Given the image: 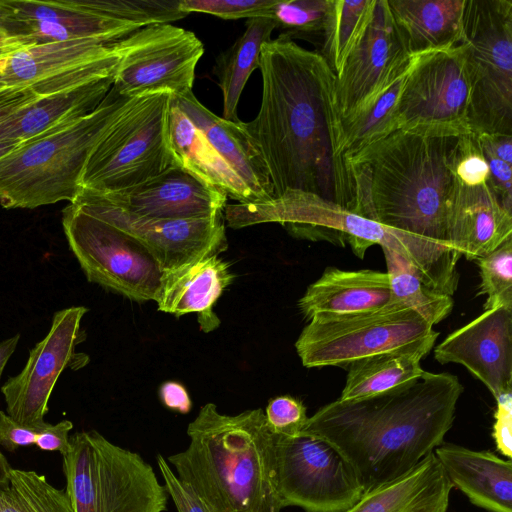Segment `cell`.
I'll use <instances>...</instances> for the list:
<instances>
[{"label": "cell", "instance_id": "6da1fadb", "mask_svg": "<svg viewBox=\"0 0 512 512\" xmlns=\"http://www.w3.org/2000/svg\"><path fill=\"white\" fill-rule=\"evenodd\" d=\"M262 97L244 127L268 166L275 196L301 190L352 212L354 185L343 151L336 75L318 51L280 34L262 45Z\"/></svg>", "mask_w": 512, "mask_h": 512}, {"label": "cell", "instance_id": "7a4b0ae2", "mask_svg": "<svg viewBox=\"0 0 512 512\" xmlns=\"http://www.w3.org/2000/svg\"><path fill=\"white\" fill-rule=\"evenodd\" d=\"M462 136L399 129L346 157L352 212L392 231L425 282L449 296L461 255L449 245L446 211Z\"/></svg>", "mask_w": 512, "mask_h": 512}, {"label": "cell", "instance_id": "3957f363", "mask_svg": "<svg viewBox=\"0 0 512 512\" xmlns=\"http://www.w3.org/2000/svg\"><path fill=\"white\" fill-rule=\"evenodd\" d=\"M463 391L457 376L425 371L384 393L330 402L301 431L336 448L366 490L402 476L442 444Z\"/></svg>", "mask_w": 512, "mask_h": 512}, {"label": "cell", "instance_id": "277c9868", "mask_svg": "<svg viewBox=\"0 0 512 512\" xmlns=\"http://www.w3.org/2000/svg\"><path fill=\"white\" fill-rule=\"evenodd\" d=\"M187 435V448L166 461L212 512H281L273 433L262 409L225 415L207 403Z\"/></svg>", "mask_w": 512, "mask_h": 512}, {"label": "cell", "instance_id": "5b68a950", "mask_svg": "<svg viewBox=\"0 0 512 512\" xmlns=\"http://www.w3.org/2000/svg\"><path fill=\"white\" fill-rule=\"evenodd\" d=\"M134 99L112 86L89 114L22 142L0 159V204L7 209H34L72 203L81 190L91 150Z\"/></svg>", "mask_w": 512, "mask_h": 512}, {"label": "cell", "instance_id": "8992f818", "mask_svg": "<svg viewBox=\"0 0 512 512\" xmlns=\"http://www.w3.org/2000/svg\"><path fill=\"white\" fill-rule=\"evenodd\" d=\"M63 455L66 491L74 512H164L168 493L136 452L95 430L69 437Z\"/></svg>", "mask_w": 512, "mask_h": 512}, {"label": "cell", "instance_id": "52a82bcc", "mask_svg": "<svg viewBox=\"0 0 512 512\" xmlns=\"http://www.w3.org/2000/svg\"><path fill=\"white\" fill-rule=\"evenodd\" d=\"M171 96L159 92L133 100L91 150L81 190L122 191L177 165L169 131Z\"/></svg>", "mask_w": 512, "mask_h": 512}, {"label": "cell", "instance_id": "ba28073f", "mask_svg": "<svg viewBox=\"0 0 512 512\" xmlns=\"http://www.w3.org/2000/svg\"><path fill=\"white\" fill-rule=\"evenodd\" d=\"M461 43L471 132L512 135V1L466 0Z\"/></svg>", "mask_w": 512, "mask_h": 512}, {"label": "cell", "instance_id": "9c48e42d", "mask_svg": "<svg viewBox=\"0 0 512 512\" xmlns=\"http://www.w3.org/2000/svg\"><path fill=\"white\" fill-rule=\"evenodd\" d=\"M432 336H438V333L416 311L389 303L368 313L314 317L302 330L295 348L307 368L335 366L347 369L361 358Z\"/></svg>", "mask_w": 512, "mask_h": 512}, {"label": "cell", "instance_id": "30bf717a", "mask_svg": "<svg viewBox=\"0 0 512 512\" xmlns=\"http://www.w3.org/2000/svg\"><path fill=\"white\" fill-rule=\"evenodd\" d=\"M69 249L87 280L130 300H154L163 271L137 239L73 203L62 211Z\"/></svg>", "mask_w": 512, "mask_h": 512}, {"label": "cell", "instance_id": "8fae6325", "mask_svg": "<svg viewBox=\"0 0 512 512\" xmlns=\"http://www.w3.org/2000/svg\"><path fill=\"white\" fill-rule=\"evenodd\" d=\"M273 467L283 508L297 506L306 512H345L365 491L353 468L336 448L303 431L294 435L273 433Z\"/></svg>", "mask_w": 512, "mask_h": 512}, {"label": "cell", "instance_id": "7c38bea8", "mask_svg": "<svg viewBox=\"0 0 512 512\" xmlns=\"http://www.w3.org/2000/svg\"><path fill=\"white\" fill-rule=\"evenodd\" d=\"M223 215L233 229L276 222L297 237L348 243L360 258L373 245L398 240L381 224L301 190L288 189L263 202L226 204Z\"/></svg>", "mask_w": 512, "mask_h": 512}, {"label": "cell", "instance_id": "4fadbf2b", "mask_svg": "<svg viewBox=\"0 0 512 512\" xmlns=\"http://www.w3.org/2000/svg\"><path fill=\"white\" fill-rule=\"evenodd\" d=\"M469 101L466 52L461 42L412 55L398 97L399 129L471 134Z\"/></svg>", "mask_w": 512, "mask_h": 512}, {"label": "cell", "instance_id": "5bb4252c", "mask_svg": "<svg viewBox=\"0 0 512 512\" xmlns=\"http://www.w3.org/2000/svg\"><path fill=\"white\" fill-rule=\"evenodd\" d=\"M113 88L128 98L168 92L181 97L192 91L204 45L191 31L171 23L151 24L121 41Z\"/></svg>", "mask_w": 512, "mask_h": 512}, {"label": "cell", "instance_id": "9a60e30c", "mask_svg": "<svg viewBox=\"0 0 512 512\" xmlns=\"http://www.w3.org/2000/svg\"><path fill=\"white\" fill-rule=\"evenodd\" d=\"M388 0H376L370 24L335 80V100L344 124L361 114L409 67Z\"/></svg>", "mask_w": 512, "mask_h": 512}, {"label": "cell", "instance_id": "2e32d148", "mask_svg": "<svg viewBox=\"0 0 512 512\" xmlns=\"http://www.w3.org/2000/svg\"><path fill=\"white\" fill-rule=\"evenodd\" d=\"M87 311L84 306H72L55 312L50 330L29 350L23 369L2 385L7 414L18 423L37 429L46 424L55 384L80 356L75 348L84 339L81 321Z\"/></svg>", "mask_w": 512, "mask_h": 512}, {"label": "cell", "instance_id": "e0dca14e", "mask_svg": "<svg viewBox=\"0 0 512 512\" xmlns=\"http://www.w3.org/2000/svg\"><path fill=\"white\" fill-rule=\"evenodd\" d=\"M72 203L140 241L163 272L207 255H219L228 247L223 212L209 218L153 219L132 215L81 194Z\"/></svg>", "mask_w": 512, "mask_h": 512}, {"label": "cell", "instance_id": "ac0fdd59", "mask_svg": "<svg viewBox=\"0 0 512 512\" xmlns=\"http://www.w3.org/2000/svg\"><path fill=\"white\" fill-rule=\"evenodd\" d=\"M142 27L86 10L76 0H0V39L18 47L86 38L121 41Z\"/></svg>", "mask_w": 512, "mask_h": 512}, {"label": "cell", "instance_id": "d6986e66", "mask_svg": "<svg viewBox=\"0 0 512 512\" xmlns=\"http://www.w3.org/2000/svg\"><path fill=\"white\" fill-rule=\"evenodd\" d=\"M79 194L132 215L153 219L213 217L223 212L228 198L179 165L122 191L100 194L81 190Z\"/></svg>", "mask_w": 512, "mask_h": 512}, {"label": "cell", "instance_id": "ffe728a7", "mask_svg": "<svg viewBox=\"0 0 512 512\" xmlns=\"http://www.w3.org/2000/svg\"><path fill=\"white\" fill-rule=\"evenodd\" d=\"M434 357L466 367L495 399L512 391V310H485L437 345Z\"/></svg>", "mask_w": 512, "mask_h": 512}, {"label": "cell", "instance_id": "44dd1931", "mask_svg": "<svg viewBox=\"0 0 512 512\" xmlns=\"http://www.w3.org/2000/svg\"><path fill=\"white\" fill-rule=\"evenodd\" d=\"M446 232L454 250L475 260L512 236V212L487 183L469 187L456 178L447 202Z\"/></svg>", "mask_w": 512, "mask_h": 512}, {"label": "cell", "instance_id": "7402d4cb", "mask_svg": "<svg viewBox=\"0 0 512 512\" xmlns=\"http://www.w3.org/2000/svg\"><path fill=\"white\" fill-rule=\"evenodd\" d=\"M172 100L202 131L216 152L242 180L255 202L275 197L265 159L241 120L234 122L218 117L192 91L181 97L172 96Z\"/></svg>", "mask_w": 512, "mask_h": 512}, {"label": "cell", "instance_id": "603a6c76", "mask_svg": "<svg viewBox=\"0 0 512 512\" xmlns=\"http://www.w3.org/2000/svg\"><path fill=\"white\" fill-rule=\"evenodd\" d=\"M391 290L386 272L356 271L328 267L298 302L303 316L334 318L368 313L390 303Z\"/></svg>", "mask_w": 512, "mask_h": 512}, {"label": "cell", "instance_id": "cb8c5ba5", "mask_svg": "<svg viewBox=\"0 0 512 512\" xmlns=\"http://www.w3.org/2000/svg\"><path fill=\"white\" fill-rule=\"evenodd\" d=\"M234 278L228 262L207 255L163 272L154 301L175 316L198 312L202 330L209 331L219 324L212 307Z\"/></svg>", "mask_w": 512, "mask_h": 512}, {"label": "cell", "instance_id": "d4e9b609", "mask_svg": "<svg viewBox=\"0 0 512 512\" xmlns=\"http://www.w3.org/2000/svg\"><path fill=\"white\" fill-rule=\"evenodd\" d=\"M453 487L491 512H512V463L488 451L455 444L434 451Z\"/></svg>", "mask_w": 512, "mask_h": 512}, {"label": "cell", "instance_id": "484cf974", "mask_svg": "<svg viewBox=\"0 0 512 512\" xmlns=\"http://www.w3.org/2000/svg\"><path fill=\"white\" fill-rule=\"evenodd\" d=\"M452 488L432 452L402 476L366 489L345 512H446Z\"/></svg>", "mask_w": 512, "mask_h": 512}, {"label": "cell", "instance_id": "4316f807", "mask_svg": "<svg viewBox=\"0 0 512 512\" xmlns=\"http://www.w3.org/2000/svg\"><path fill=\"white\" fill-rule=\"evenodd\" d=\"M114 75L40 97L26 105L0 123V142H24L89 114L112 88Z\"/></svg>", "mask_w": 512, "mask_h": 512}, {"label": "cell", "instance_id": "83f0119b", "mask_svg": "<svg viewBox=\"0 0 512 512\" xmlns=\"http://www.w3.org/2000/svg\"><path fill=\"white\" fill-rule=\"evenodd\" d=\"M121 41L86 38L20 47L0 57V83L29 85L119 50Z\"/></svg>", "mask_w": 512, "mask_h": 512}, {"label": "cell", "instance_id": "f1b7e54d", "mask_svg": "<svg viewBox=\"0 0 512 512\" xmlns=\"http://www.w3.org/2000/svg\"><path fill=\"white\" fill-rule=\"evenodd\" d=\"M388 4L410 55L461 42L466 0H388Z\"/></svg>", "mask_w": 512, "mask_h": 512}, {"label": "cell", "instance_id": "f546056e", "mask_svg": "<svg viewBox=\"0 0 512 512\" xmlns=\"http://www.w3.org/2000/svg\"><path fill=\"white\" fill-rule=\"evenodd\" d=\"M170 141L177 165L238 203H254L246 185L212 147L202 131L171 96Z\"/></svg>", "mask_w": 512, "mask_h": 512}, {"label": "cell", "instance_id": "4dcf8cb0", "mask_svg": "<svg viewBox=\"0 0 512 512\" xmlns=\"http://www.w3.org/2000/svg\"><path fill=\"white\" fill-rule=\"evenodd\" d=\"M438 336L354 361L339 400H356L384 393L417 380L424 374L420 361Z\"/></svg>", "mask_w": 512, "mask_h": 512}, {"label": "cell", "instance_id": "1f68e13d", "mask_svg": "<svg viewBox=\"0 0 512 512\" xmlns=\"http://www.w3.org/2000/svg\"><path fill=\"white\" fill-rule=\"evenodd\" d=\"M275 21L258 17L246 21L243 34L216 59L213 73L223 95V117L240 121L237 113L242 91L254 70L259 68L262 45L271 40Z\"/></svg>", "mask_w": 512, "mask_h": 512}, {"label": "cell", "instance_id": "d6a6232c", "mask_svg": "<svg viewBox=\"0 0 512 512\" xmlns=\"http://www.w3.org/2000/svg\"><path fill=\"white\" fill-rule=\"evenodd\" d=\"M381 248L387 265L390 303L416 311L432 326L444 320L452 311V296L436 291L425 282L398 240Z\"/></svg>", "mask_w": 512, "mask_h": 512}, {"label": "cell", "instance_id": "836d02e7", "mask_svg": "<svg viewBox=\"0 0 512 512\" xmlns=\"http://www.w3.org/2000/svg\"><path fill=\"white\" fill-rule=\"evenodd\" d=\"M375 4L376 0H329L319 53L336 77L363 38Z\"/></svg>", "mask_w": 512, "mask_h": 512}, {"label": "cell", "instance_id": "e575fe53", "mask_svg": "<svg viewBox=\"0 0 512 512\" xmlns=\"http://www.w3.org/2000/svg\"><path fill=\"white\" fill-rule=\"evenodd\" d=\"M0 512H74L66 489L52 486L45 476L11 468L0 486Z\"/></svg>", "mask_w": 512, "mask_h": 512}, {"label": "cell", "instance_id": "d590c367", "mask_svg": "<svg viewBox=\"0 0 512 512\" xmlns=\"http://www.w3.org/2000/svg\"><path fill=\"white\" fill-rule=\"evenodd\" d=\"M409 67L370 107L343 125L345 158L399 130L397 103Z\"/></svg>", "mask_w": 512, "mask_h": 512}, {"label": "cell", "instance_id": "8d00e7d4", "mask_svg": "<svg viewBox=\"0 0 512 512\" xmlns=\"http://www.w3.org/2000/svg\"><path fill=\"white\" fill-rule=\"evenodd\" d=\"M475 261L481 278L478 295H486L484 309L512 310V236Z\"/></svg>", "mask_w": 512, "mask_h": 512}, {"label": "cell", "instance_id": "74e56055", "mask_svg": "<svg viewBox=\"0 0 512 512\" xmlns=\"http://www.w3.org/2000/svg\"><path fill=\"white\" fill-rule=\"evenodd\" d=\"M329 0H277L271 18L288 38L313 41L322 33Z\"/></svg>", "mask_w": 512, "mask_h": 512}, {"label": "cell", "instance_id": "f35d334b", "mask_svg": "<svg viewBox=\"0 0 512 512\" xmlns=\"http://www.w3.org/2000/svg\"><path fill=\"white\" fill-rule=\"evenodd\" d=\"M277 0H181L180 8L190 14L206 13L225 20L271 18Z\"/></svg>", "mask_w": 512, "mask_h": 512}, {"label": "cell", "instance_id": "ab89813d", "mask_svg": "<svg viewBox=\"0 0 512 512\" xmlns=\"http://www.w3.org/2000/svg\"><path fill=\"white\" fill-rule=\"evenodd\" d=\"M264 414L270 430L282 435L299 433L308 419L303 403L287 395L271 399Z\"/></svg>", "mask_w": 512, "mask_h": 512}, {"label": "cell", "instance_id": "60d3db41", "mask_svg": "<svg viewBox=\"0 0 512 512\" xmlns=\"http://www.w3.org/2000/svg\"><path fill=\"white\" fill-rule=\"evenodd\" d=\"M454 172L457 180L469 187L484 184L489 178L488 163L473 133L461 138Z\"/></svg>", "mask_w": 512, "mask_h": 512}, {"label": "cell", "instance_id": "b9f144b4", "mask_svg": "<svg viewBox=\"0 0 512 512\" xmlns=\"http://www.w3.org/2000/svg\"><path fill=\"white\" fill-rule=\"evenodd\" d=\"M157 464L165 489L178 512H212L198 495L177 477L164 456H157Z\"/></svg>", "mask_w": 512, "mask_h": 512}, {"label": "cell", "instance_id": "7bdbcfd3", "mask_svg": "<svg viewBox=\"0 0 512 512\" xmlns=\"http://www.w3.org/2000/svg\"><path fill=\"white\" fill-rule=\"evenodd\" d=\"M493 437L497 449L506 457L512 456V391L505 392L496 399Z\"/></svg>", "mask_w": 512, "mask_h": 512}, {"label": "cell", "instance_id": "ee69618b", "mask_svg": "<svg viewBox=\"0 0 512 512\" xmlns=\"http://www.w3.org/2000/svg\"><path fill=\"white\" fill-rule=\"evenodd\" d=\"M489 166L487 184L506 210L512 212V164L492 156H484Z\"/></svg>", "mask_w": 512, "mask_h": 512}, {"label": "cell", "instance_id": "f6af8a7d", "mask_svg": "<svg viewBox=\"0 0 512 512\" xmlns=\"http://www.w3.org/2000/svg\"><path fill=\"white\" fill-rule=\"evenodd\" d=\"M40 429L22 425L0 410V445L8 451L35 444Z\"/></svg>", "mask_w": 512, "mask_h": 512}, {"label": "cell", "instance_id": "bcb514c9", "mask_svg": "<svg viewBox=\"0 0 512 512\" xmlns=\"http://www.w3.org/2000/svg\"><path fill=\"white\" fill-rule=\"evenodd\" d=\"M73 424L69 420H62L56 424L46 423L37 434L35 445L45 451H58L62 455L69 450V432Z\"/></svg>", "mask_w": 512, "mask_h": 512}, {"label": "cell", "instance_id": "7dc6e473", "mask_svg": "<svg viewBox=\"0 0 512 512\" xmlns=\"http://www.w3.org/2000/svg\"><path fill=\"white\" fill-rule=\"evenodd\" d=\"M39 98L32 84L1 89L0 123Z\"/></svg>", "mask_w": 512, "mask_h": 512}, {"label": "cell", "instance_id": "c3c4849f", "mask_svg": "<svg viewBox=\"0 0 512 512\" xmlns=\"http://www.w3.org/2000/svg\"><path fill=\"white\" fill-rule=\"evenodd\" d=\"M475 137L484 156L512 164V135L482 133Z\"/></svg>", "mask_w": 512, "mask_h": 512}, {"label": "cell", "instance_id": "681fc988", "mask_svg": "<svg viewBox=\"0 0 512 512\" xmlns=\"http://www.w3.org/2000/svg\"><path fill=\"white\" fill-rule=\"evenodd\" d=\"M160 400L170 410L187 414L192 408L191 398L186 388L179 382H164L159 389Z\"/></svg>", "mask_w": 512, "mask_h": 512}, {"label": "cell", "instance_id": "f907efd6", "mask_svg": "<svg viewBox=\"0 0 512 512\" xmlns=\"http://www.w3.org/2000/svg\"><path fill=\"white\" fill-rule=\"evenodd\" d=\"M20 340V334H16L0 343V378L8 360L15 352Z\"/></svg>", "mask_w": 512, "mask_h": 512}, {"label": "cell", "instance_id": "816d5d0a", "mask_svg": "<svg viewBox=\"0 0 512 512\" xmlns=\"http://www.w3.org/2000/svg\"><path fill=\"white\" fill-rule=\"evenodd\" d=\"M10 470H11V467H10L7 459L0 452V486L5 485L8 482Z\"/></svg>", "mask_w": 512, "mask_h": 512}, {"label": "cell", "instance_id": "f5cc1de1", "mask_svg": "<svg viewBox=\"0 0 512 512\" xmlns=\"http://www.w3.org/2000/svg\"><path fill=\"white\" fill-rule=\"evenodd\" d=\"M21 143L22 142H0V159L14 151Z\"/></svg>", "mask_w": 512, "mask_h": 512}, {"label": "cell", "instance_id": "db71d44e", "mask_svg": "<svg viewBox=\"0 0 512 512\" xmlns=\"http://www.w3.org/2000/svg\"><path fill=\"white\" fill-rule=\"evenodd\" d=\"M18 48H20V47L14 46V45H9L0 39V57L2 55H4L5 53L16 50Z\"/></svg>", "mask_w": 512, "mask_h": 512}, {"label": "cell", "instance_id": "11a10c76", "mask_svg": "<svg viewBox=\"0 0 512 512\" xmlns=\"http://www.w3.org/2000/svg\"><path fill=\"white\" fill-rule=\"evenodd\" d=\"M6 88L3 84L0 83V90Z\"/></svg>", "mask_w": 512, "mask_h": 512}]
</instances>
